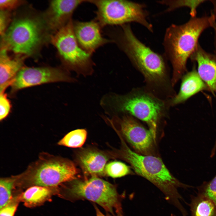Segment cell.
<instances>
[{"label":"cell","instance_id":"6da1fadb","mask_svg":"<svg viewBox=\"0 0 216 216\" xmlns=\"http://www.w3.org/2000/svg\"><path fill=\"white\" fill-rule=\"evenodd\" d=\"M105 33L127 56L149 85L156 89H168L167 68L164 58L140 41L129 23L109 27Z\"/></svg>","mask_w":216,"mask_h":216},{"label":"cell","instance_id":"7a4b0ae2","mask_svg":"<svg viewBox=\"0 0 216 216\" xmlns=\"http://www.w3.org/2000/svg\"><path fill=\"white\" fill-rule=\"evenodd\" d=\"M212 18L211 14L191 17L184 24H172L166 30L163 44L165 56L173 68L172 86L186 71L187 61L196 50L202 33L211 27Z\"/></svg>","mask_w":216,"mask_h":216},{"label":"cell","instance_id":"3957f363","mask_svg":"<svg viewBox=\"0 0 216 216\" xmlns=\"http://www.w3.org/2000/svg\"><path fill=\"white\" fill-rule=\"evenodd\" d=\"M117 134L121 143L118 156L129 163L136 174L158 187L167 201L178 210L182 209L183 206L180 201L183 199L178 189H187L192 187L181 182L174 177L159 158L142 154L132 150L121 134L119 133Z\"/></svg>","mask_w":216,"mask_h":216},{"label":"cell","instance_id":"277c9868","mask_svg":"<svg viewBox=\"0 0 216 216\" xmlns=\"http://www.w3.org/2000/svg\"><path fill=\"white\" fill-rule=\"evenodd\" d=\"M100 104L105 113L112 117L120 114H130L145 122L156 137L158 123L166 110L164 101L141 89L123 95L106 94L101 98Z\"/></svg>","mask_w":216,"mask_h":216},{"label":"cell","instance_id":"5b68a950","mask_svg":"<svg viewBox=\"0 0 216 216\" xmlns=\"http://www.w3.org/2000/svg\"><path fill=\"white\" fill-rule=\"evenodd\" d=\"M78 171L72 162L46 154L30 165L19 179L33 185L51 188L75 180Z\"/></svg>","mask_w":216,"mask_h":216},{"label":"cell","instance_id":"8992f818","mask_svg":"<svg viewBox=\"0 0 216 216\" xmlns=\"http://www.w3.org/2000/svg\"><path fill=\"white\" fill-rule=\"evenodd\" d=\"M44 24L35 18L14 19L2 37L1 49L28 57L35 53L44 38Z\"/></svg>","mask_w":216,"mask_h":216},{"label":"cell","instance_id":"52a82bcc","mask_svg":"<svg viewBox=\"0 0 216 216\" xmlns=\"http://www.w3.org/2000/svg\"><path fill=\"white\" fill-rule=\"evenodd\" d=\"M96 7L94 20L102 28L135 22L153 31L144 4L124 0H86Z\"/></svg>","mask_w":216,"mask_h":216},{"label":"cell","instance_id":"ba28073f","mask_svg":"<svg viewBox=\"0 0 216 216\" xmlns=\"http://www.w3.org/2000/svg\"><path fill=\"white\" fill-rule=\"evenodd\" d=\"M50 38L65 68L79 76L86 77L93 74L95 64L92 54L86 52L78 44L74 32L72 20Z\"/></svg>","mask_w":216,"mask_h":216},{"label":"cell","instance_id":"9c48e42d","mask_svg":"<svg viewBox=\"0 0 216 216\" xmlns=\"http://www.w3.org/2000/svg\"><path fill=\"white\" fill-rule=\"evenodd\" d=\"M74 199H85L95 202L108 212L122 215L120 197L115 186L96 176L84 180H74L67 190Z\"/></svg>","mask_w":216,"mask_h":216},{"label":"cell","instance_id":"30bf717a","mask_svg":"<svg viewBox=\"0 0 216 216\" xmlns=\"http://www.w3.org/2000/svg\"><path fill=\"white\" fill-rule=\"evenodd\" d=\"M76 81L64 68L23 67L13 79L10 94L30 87L45 83Z\"/></svg>","mask_w":216,"mask_h":216},{"label":"cell","instance_id":"8fae6325","mask_svg":"<svg viewBox=\"0 0 216 216\" xmlns=\"http://www.w3.org/2000/svg\"><path fill=\"white\" fill-rule=\"evenodd\" d=\"M109 119L118 125L120 134L137 153L152 155L156 137L149 129H146L128 114L121 117L113 116L112 118Z\"/></svg>","mask_w":216,"mask_h":216},{"label":"cell","instance_id":"7c38bea8","mask_svg":"<svg viewBox=\"0 0 216 216\" xmlns=\"http://www.w3.org/2000/svg\"><path fill=\"white\" fill-rule=\"evenodd\" d=\"M73 30L80 46L92 54L100 47L112 43L111 40L102 35L101 27L94 19L89 21H73Z\"/></svg>","mask_w":216,"mask_h":216},{"label":"cell","instance_id":"4fadbf2b","mask_svg":"<svg viewBox=\"0 0 216 216\" xmlns=\"http://www.w3.org/2000/svg\"><path fill=\"white\" fill-rule=\"evenodd\" d=\"M86 0L52 1L45 14L47 27L55 33L66 26L70 20L73 13Z\"/></svg>","mask_w":216,"mask_h":216},{"label":"cell","instance_id":"5bb4252c","mask_svg":"<svg viewBox=\"0 0 216 216\" xmlns=\"http://www.w3.org/2000/svg\"><path fill=\"white\" fill-rule=\"evenodd\" d=\"M190 58L196 62L197 72L208 89L216 95V54L207 52L199 44Z\"/></svg>","mask_w":216,"mask_h":216},{"label":"cell","instance_id":"9a60e30c","mask_svg":"<svg viewBox=\"0 0 216 216\" xmlns=\"http://www.w3.org/2000/svg\"><path fill=\"white\" fill-rule=\"evenodd\" d=\"M77 161L84 172L92 176L103 175L109 159L104 152L95 149L85 148L80 151Z\"/></svg>","mask_w":216,"mask_h":216},{"label":"cell","instance_id":"2e32d148","mask_svg":"<svg viewBox=\"0 0 216 216\" xmlns=\"http://www.w3.org/2000/svg\"><path fill=\"white\" fill-rule=\"evenodd\" d=\"M8 50L1 49L0 53V92L5 90L11 85L18 73L23 67L25 58L27 56L16 55L10 57Z\"/></svg>","mask_w":216,"mask_h":216},{"label":"cell","instance_id":"e0dca14e","mask_svg":"<svg viewBox=\"0 0 216 216\" xmlns=\"http://www.w3.org/2000/svg\"><path fill=\"white\" fill-rule=\"evenodd\" d=\"M205 89H208V87L194 66L191 71L183 76L178 93L173 97L169 104L174 106L182 103L200 91Z\"/></svg>","mask_w":216,"mask_h":216},{"label":"cell","instance_id":"ac0fdd59","mask_svg":"<svg viewBox=\"0 0 216 216\" xmlns=\"http://www.w3.org/2000/svg\"><path fill=\"white\" fill-rule=\"evenodd\" d=\"M52 194L51 188L34 185L28 188L19 197L26 206L32 207L42 204Z\"/></svg>","mask_w":216,"mask_h":216},{"label":"cell","instance_id":"d6986e66","mask_svg":"<svg viewBox=\"0 0 216 216\" xmlns=\"http://www.w3.org/2000/svg\"><path fill=\"white\" fill-rule=\"evenodd\" d=\"M189 205L191 216H216V203L203 195L192 196Z\"/></svg>","mask_w":216,"mask_h":216},{"label":"cell","instance_id":"ffe728a7","mask_svg":"<svg viewBox=\"0 0 216 216\" xmlns=\"http://www.w3.org/2000/svg\"><path fill=\"white\" fill-rule=\"evenodd\" d=\"M208 0H162L158 1V3L166 5L168 8L166 12L173 11L183 7L188 8L190 10V14L191 17L196 16L197 10L201 4Z\"/></svg>","mask_w":216,"mask_h":216},{"label":"cell","instance_id":"44dd1931","mask_svg":"<svg viewBox=\"0 0 216 216\" xmlns=\"http://www.w3.org/2000/svg\"><path fill=\"white\" fill-rule=\"evenodd\" d=\"M87 135V132L85 129H77L66 134L58 144L70 148L80 147L84 143Z\"/></svg>","mask_w":216,"mask_h":216},{"label":"cell","instance_id":"7402d4cb","mask_svg":"<svg viewBox=\"0 0 216 216\" xmlns=\"http://www.w3.org/2000/svg\"><path fill=\"white\" fill-rule=\"evenodd\" d=\"M18 176L1 178L0 180V207L5 206L12 199V192L18 181Z\"/></svg>","mask_w":216,"mask_h":216},{"label":"cell","instance_id":"603a6c76","mask_svg":"<svg viewBox=\"0 0 216 216\" xmlns=\"http://www.w3.org/2000/svg\"><path fill=\"white\" fill-rule=\"evenodd\" d=\"M104 170L108 176L113 178H120L134 174L130 166L119 161H115L107 164Z\"/></svg>","mask_w":216,"mask_h":216},{"label":"cell","instance_id":"cb8c5ba5","mask_svg":"<svg viewBox=\"0 0 216 216\" xmlns=\"http://www.w3.org/2000/svg\"><path fill=\"white\" fill-rule=\"evenodd\" d=\"M197 189L198 193L208 197L216 203V175L211 180L204 182Z\"/></svg>","mask_w":216,"mask_h":216},{"label":"cell","instance_id":"d4e9b609","mask_svg":"<svg viewBox=\"0 0 216 216\" xmlns=\"http://www.w3.org/2000/svg\"><path fill=\"white\" fill-rule=\"evenodd\" d=\"M5 90L0 92V120L5 118L9 115L11 108L10 101L7 98Z\"/></svg>","mask_w":216,"mask_h":216},{"label":"cell","instance_id":"484cf974","mask_svg":"<svg viewBox=\"0 0 216 216\" xmlns=\"http://www.w3.org/2000/svg\"><path fill=\"white\" fill-rule=\"evenodd\" d=\"M19 200V197L14 198L8 204L0 208V216H14Z\"/></svg>","mask_w":216,"mask_h":216},{"label":"cell","instance_id":"4316f807","mask_svg":"<svg viewBox=\"0 0 216 216\" xmlns=\"http://www.w3.org/2000/svg\"><path fill=\"white\" fill-rule=\"evenodd\" d=\"M25 3L24 1L18 0H1V10L9 11L15 9Z\"/></svg>","mask_w":216,"mask_h":216},{"label":"cell","instance_id":"83f0119b","mask_svg":"<svg viewBox=\"0 0 216 216\" xmlns=\"http://www.w3.org/2000/svg\"><path fill=\"white\" fill-rule=\"evenodd\" d=\"M10 14L8 11L1 10L0 14V34L2 37L7 30V27L10 20Z\"/></svg>","mask_w":216,"mask_h":216},{"label":"cell","instance_id":"f1b7e54d","mask_svg":"<svg viewBox=\"0 0 216 216\" xmlns=\"http://www.w3.org/2000/svg\"><path fill=\"white\" fill-rule=\"evenodd\" d=\"M95 208L96 211V216H109L103 214L98 209V208L95 207ZM117 216H123L122 215H118Z\"/></svg>","mask_w":216,"mask_h":216},{"label":"cell","instance_id":"f546056e","mask_svg":"<svg viewBox=\"0 0 216 216\" xmlns=\"http://www.w3.org/2000/svg\"><path fill=\"white\" fill-rule=\"evenodd\" d=\"M216 152V139L214 144V146L211 151L210 157L212 158L213 157L215 154Z\"/></svg>","mask_w":216,"mask_h":216},{"label":"cell","instance_id":"4dcf8cb0","mask_svg":"<svg viewBox=\"0 0 216 216\" xmlns=\"http://www.w3.org/2000/svg\"><path fill=\"white\" fill-rule=\"evenodd\" d=\"M213 9L212 12L214 15L216 19V3H214L213 4Z\"/></svg>","mask_w":216,"mask_h":216},{"label":"cell","instance_id":"1f68e13d","mask_svg":"<svg viewBox=\"0 0 216 216\" xmlns=\"http://www.w3.org/2000/svg\"><path fill=\"white\" fill-rule=\"evenodd\" d=\"M214 48L215 53L216 54V32L214 34Z\"/></svg>","mask_w":216,"mask_h":216},{"label":"cell","instance_id":"d6a6232c","mask_svg":"<svg viewBox=\"0 0 216 216\" xmlns=\"http://www.w3.org/2000/svg\"></svg>","mask_w":216,"mask_h":216}]
</instances>
